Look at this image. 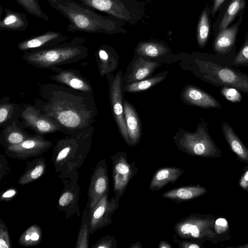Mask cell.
<instances>
[{"label":"cell","instance_id":"16","mask_svg":"<svg viewBox=\"0 0 248 248\" xmlns=\"http://www.w3.org/2000/svg\"><path fill=\"white\" fill-rule=\"evenodd\" d=\"M68 39L67 35L61 32L48 31L19 42L17 48L24 52L34 51L59 45Z\"/></svg>","mask_w":248,"mask_h":248},{"label":"cell","instance_id":"40","mask_svg":"<svg viewBox=\"0 0 248 248\" xmlns=\"http://www.w3.org/2000/svg\"><path fill=\"white\" fill-rule=\"evenodd\" d=\"M117 243L114 236L110 234L103 236L92 248H117Z\"/></svg>","mask_w":248,"mask_h":248},{"label":"cell","instance_id":"21","mask_svg":"<svg viewBox=\"0 0 248 248\" xmlns=\"http://www.w3.org/2000/svg\"><path fill=\"white\" fill-rule=\"evenodd\" d=\"M124 115L128 137V145H138L141 137L140 121L135 109L127 101L123 102Z\"/></svg>","mask_w":248,"mask_h":248},{"label":"cell","instance_id":"5","mask_svg":"<svg viewBox=\"0 0 248 248\" xmlns=\"http://www.w3.org/2000/svg\"><path fill=\"white\" fill-rule=\"evenodd\" d=\"M174 140L178 149L190 155L204 158H220L221 151L209 134L206 125L200 124L194 132L182 131Z\"/></svg>","mask_w":248,"mask_h":248},{"label":"cell","instance_id":"9","mask_svg":"<svg viewBox=\"0 0 248 248\" xmlns=\"http://www.w3.org/2000/svg\"><path fill=\"white\" fill-rule=\"evenodd\" d=\"M112 164L113 191L117 208L120 198L124 195L129 181L138 172L135 163L128 161L125 152H118L111 156Z\"/></svg>","mask_w":248,"mask_h":248},{"label":"cell","instance_id":"43","mask_svg":"<svg viewBox=\"0 0 248 248\" xmlns=\"http://www.w3.org/2000/svg\"><path fill=\"white\" fill-rule=\"evenodd\" d=\"M243 173L240 177L238 184L241 189L248 192V166L244 168Z\"/></svg>","mask_w":248,"mask_h":248},{"label":"cell","instance_id":"3","mask_svg":"<svg viewBox=\"0 0 248 248\" xmlns=\"http://www.w3.org/2000/svg\"><path fill=\"white\" fill-rule=\"evenodd\" d=\"M94 132L92 125L60 139L53 149L52 161L62 176L70 174L83 162L89 152Z\"/></svg>","mask_w":248,"mask_h":248},{"label":"cell","instance_id":"26","mask_svg":"<svg viewBox=\"0 0 248 248\" xmlns=\"http://www.w3.org/2000/svg\"><path fill=\"white\" fill-rule=\"evenodd\" d=\"M23 105L10 102V98L4 97L0 100V127L1 129L19 121Z\"/></svg>","mask_w":248,"mask_h":248},{"label":"cell","instance_id":"32","mask_svg":"<svg viewBox=\"0 0 248 248\" xmlns=\"http://www.w3.org/2000/svg\"><path fill=\"white\" fill-rule=\"evenodd\" d=\"M246 7V0H232L229 5L219 25V31L227 28L236 16Z\"/></svg>","mask_w":248,"mask_h":248},{"label":"cell","instance_id":"30","mask_svg":"<svg viewBox=\"0 0 248 248\" xmlns=\"http://www.w3.org/2000/svg\"><path fill=\"white\" fill-rule=\"evenodd\" d=\"M46 167L45 159L41 156L27 162V168L19 177L18 184L26 185L39 179L44 174Z\"/></svg>","mask_w":248,"mask_h":248},{"label":"cell","instance_id":"1","mask_svg":"<svg viewBox=\"0 0 248 248\" xmlns=\"http://www.w3.org/2000/svg\"><path fill=\"white\" fill-rule=\"evenodd\" d=\"M40 98L34 100V107L41 113L58 123L64 134L92 125L98 109L93 94L56 83L41 84Z\"/></svg>","mask_w":248,"mask_h":248},{"label":"cell","instance_id":"12","mask_svg":"<svg viewBox=\"0 0 248 248\" xmlns=\"http://www.w3.org/2000/svg\"><path fill=\"white\" fill-rule=\"evenodd\" d=\"M108 192L106 193L92 207L89 211L90 234L112 223V216L117 210L115 197L108 199Z\"/></svg>","mask_w":248,"mask_h":248},{"label":"cell","instance_id":"38","mask_svg":"<svg viewBox=\"0 0 248 248\" xmlns=\"http://www.w3.org/2000/svg\"><path fill=\"white\" fill-rule=\"evenodd\" d=\"M233 64L235 66H244L248 64V34L246 35L244 43L237 54Z\"/></svg>","mask_w":248,"mask_h":248},{"label":"cell","instance_id":"27","mask_svg":"<svg viewBox=\"0 0 248 248\" xmlns=\"http://www.w3.org/2000/svg\"><path fill=\"white\" fill-rule=\"evenodd\" d=\"M138 56V57L132 65L131 72L128 76V83L139 81L149 77L157 66V62L149 60L142 56Z\"/></svg>","mask_w":248,"mask_h":248},{"label":"cell","instance_id":"24","mask_svg":"<svg viewBox=\"0 0 248 248\" xmlns=\"http://www.w3.org/2000/svg\"><path fill=\"white\" fill-rule=\"evenodd\" d=\"M222 131L225 139L236 159L242 163H248V148L235 134L233 129L226 122L222 124Z\"/></svg>","mask_w":248,"mask_h":248},{"label":"cell","instance_id":"20","mask_svg":"<svg viewBox=\"0 0 248 248\" xmlns=\"http://www.w3.org/2000/svg\"><path fill=\"white\" fill-rule=\"evenodd\" d=\"M99 74L102 77L115 71L118 64V55L113 47L101 45L95 52Z\"/></svg>","mask_w":248,"mask_h":248},{"label":"cell","instance_id":"41","mask_svg":"<svg viewBox=\"0 0 248 248\" xmlns=\"http://www.w3.org/2000/svg\"><path fill=\"white\" fill-rule=\"evenodd\" d=\"M12 247L8 229L1 219H0V248Z\"/></svg>","mask_w":248,"mask_h":248},{"label":"cell","instance_id":"48","mask_svg":"<svg viewBox=\"0 0 248 248\" xmlns=\"http://www.w3.org/2000/svg\"><path fill=\"white\" fill-rule=\"evenodd\" d=\"M142 244L140 241H138L134 243H132L129 247V248H141Z\"/></svg>","mask_w":248,"mask_h":248},{"label":"cell","instance_id":"11","mask_svg":"<svg viewBox=\"0 0 248 248\" xmlns=\"http://www.w3.org/2000/svg\"><path fill=\"white\" fill-rule=\"evenodd\" d=\"M53 145L44 135L35 133L19 143L4 148V153L11 158L25 160L41 155Z\"/></svg>","mask_w":248,"mask_h":248},{"label":"cell","instance_id":"7","mask_svg":"<svg viewBox=\"0 0 248 248\" xmlns=\"http://www.w3.org/2000/svg\"><path fill=\"white\" fill-rule=\"evenodd\" d=\"M124 23L135 25L145 14L144 4L136 0H77Z\"/></svg>","mask_w":248,"mask_h":248},{"label":"cell","instance_id":"36","mask_svg":"<svg viewBox=\"0 0 248 248\" xmlns=\"http://www.w3.org/2000/svg\"><path fill=\"white\" fill-rule=\"evenodd\" d=\"M164 78V75H157L150 78L130 83L125 87V89L127 92L132 93L143 91L158 84Z\"/></svg>","mask_w":248,"mask_h":248},{"label":"cell","instance_id":"33","mask_svg":"<svg viewBox=\"0 0 248 248\" xmlns=\"http://www.w3.org/2000/svg\"><path fill=\"white\" fill-rule=\"evenodd\" d=\"M42 239V232L40 227L34 224L27 229L20 235L19 245L31 247L39 244Z\"/></svg>","mask_w":248,"mask_h":248},{"label":"cell","instance_id":"14","mask_svg":"<svg viewBox=\"0 0 248 248\" xmlns=\"http://www.w3.org/2000/svg\"><path fill=\"white\" fill-rule=\"evenodd\" d=\"M109 192V178L105 159L96 166L91 177L86 208L90 210L106 193Z\"/></svg>","mask_w":248,"mask_h":248},{"label":"cell","instance_id":"46","mask_svg":"<svg viewBox=\"0 0 248 248\" xmlns=\"http://www.w3.org/2000/svg\"><path fill=\"white\" fill-rule=\"evenodd\" d=\"M225 0H214L212 7L211 8V14L212 16H215L216 12Z\"/></svg>","mask_w":248,"mask_h":248},{"label":"cell","instance_id":"34","mask_svg":"<svg viewBox=\"0 0 248 248\" xmlns=\"http://www.w3.org/2000/svg\"><path fill=\"white\" fill-rule=\"evenodd\" d=\"M82 222L78 235L76 242V248H88L89 247V211L86 208L82 215Z\"/></svg>","mask_w":248,"mask_h":248},{"label":"cell","instance_id":"13","mask_svg":"<svg viewBox=\"0 0 248 248\" xmlns=\"http://www.w3.org/2000/svg\"><path fill=\"white\" fill-rule=\"evenodd\" d=\"M122 72L120 71L111 80L109 79V98L112 112L119 130L125 142L129 140L125 124L122 94Z\"/></svg>","mask_w":248,"mask_h":248},{"label":"cell","instance_id":"23","mask_svg":"<svg viewBox=\"0 0 248 248\" xmlns=\"http://www.w3.org/2000/svg\"><path fill=\"white\" fill-rule=\"evenodd\" d=\"M207 192L206 188L199 185L187 186L167 191L162 195V197L179 203L198 198Z\"/></svg>","mask_w":248,"mask_h":248},{"label":"cell","instance_id":"35","mask_svg":"<svg viewBox=\"0 0 248 248\" xmlns=\"http://www.w3.org/2000/svg\"><path fill=\"white\" fill-rule=\"evenodd\" d=\"M214 230L218 243L229 241L231 239L230 225L227 219L224 217L216 216Z\"/></svg>","mask_w":248,"mask_h":248},{"label":"cell","instance_id":"10","mask_svg":"<svg viewBox=\"0 0 248 248\" xmlns=\"http://www.w3.org/2000/svg\"><path fill=\"white\" fill-rule=\"evenodd\" d=\"M20 123L24 128L29 129L35 133L44 135L64 130L61 125L52 118L40 112L34 105L24 104Z\"/></svg>","mask_w":248,"mask_h":248},{"label":"cell","instance_id":"18","mask_svg":"<svg viewBox=\"0 0 248 248\" xmlns=\"http://www.w3.org/2000/svg\"><path fill=\"white\" fill-rule=\"evenodd\" d=\"M182 97L188 104L202 108H219L221 106L213 96L193 85L185 87Z\"/></svg>","mask_w":248,"mask_h":248},{"label":"cell","instance_id":"6","mask_svg":"<svg viewBox=\"0 0 248 248\" xmlns=\"http://www.w3.org/2000/svg\"><path fill=\"white\" fill-rule=\"evenodd\" d=\"M216 217L211 214H192L178 221L174 231L182 239L202 244L208 241L217 244L218 242L214 230Z\"/></svg>","mask_w":248,"mask_h":248},{"label":"cell","instance_id":"17","mask_svg":"<svg viewBox=\"0 0 248 248\" xmlns=\"http://www.w3.org/2000/svg\"><path fill=\"white\" fill-rule=\"evenodd\" d=\"M74 182H72L65 186L58 201V209L65 212L67 218L75 213L78 216H80L78 204L80 189L78 186Z\"/></svg>","mask_w":248,"mask_h":248},{"label":"cell","instance_id":"28","mask_svg":"<svg viewBox=\"0 0 248 248\" xmlns=\"http://www.w3.org/2000/svg\"><path fill=\"white\" fill-rule=\"evenodd\" d=\"M5 16L0 21V30L25 31L29 26V21L25 14L5 9Z\"/></svg>","mask_w":248,"mask_h":248},{"label":"cell","instance_id":"49","mask_svg":"<svg viewBox=\"0 0 248 248\" xmlns=\"http://www.w3.org/2000/svg\"><path fill=\"white\" fill-rule=\"evenodd\" d=\"M236 248H248V243L243 244L241 245L235 247Z\"/></svg>","mask_w":248,"mask_h":248},{"label":"cell","instance_id":"45","mask_svg":"<svg viewBox=\"0 0 248 248\" xmlns=\"http://www.w3.org/2000/svg\"><path fill=\"white\" fill-rule=\"evenodd\" d=\"M9 170V167L7 165V162L4 156L0 155V179Z\"/></svg>","mask_w":248,"mask_h":248},{"label":"cell","instance_id":"2","mask_svg":"<svg viewBox=\"0 0 248 248\" xmlns=\"http://www.w3.org/2000/svg\"><path fill=\"white\" fill-rule=\"evenodd\" d=\"M50 5L63 15L69 21L66 30L103 33L109 35L125 34L124 22L112 16L99 15L71 0H47Z\"/></svg>","mask_w":248,"mask_h":248},{"label":"cell","instance_id":"31","mask_svg":"<svg viewBox=\"0 0 248 248\" xmlns=\"http://www.w3.org/2000/svg\"><path fill=\"white\" fill-rule=\"evenodd\" d=\"M211 7L206 5L200 15L197 28V41L199 46L202 48L205 46L210 32V14Z\"/></svg>","mask_w":248,"mask_h":248},{"label":"cell","instance_id":"39","mask_svg":"<svg viewBox=\"0 0 248 248\" xmlns=\"http://www.w3.org/2000/svg\"><path fill=\"white\" fill-rule=\"evenodd\" d=\"M220 92L226 99L232 103L239 102L242 98L239 91L233 87L224 86Z\"/></svg>","mask_w":248,"mask_h":248},{"label":"cell","instance_id":"8","mask_svg":"<svg viewBox=\"0 0 248 248\" xmlns=\"http://www.w3.org/2000/svg\"><path fill=\"white\" fill-rule=\"evenodd\" d=\"M197 63L205 79L211 83L233 87L248 94L247 75L211 62L198 61Z\"/></svg>","mask_w":248,"mask_h":248},{"label":"cell","instance_id":"42","mask_svg":"<svg viewBox=\"0 0 248 248\" xmlns=\"http://www.w3.org/2000/svg\"><path fill=\"white\" fill-rule=\"evenodd\" d=\"M179 239L177 236L173 235V243L180 248H201L203 245V244L198 242L188 239Z\"/></svg>","mask_w":248,"mask_h":248},{"label":"cell","instance_id":"22","mask_svg":"<svg viewBox=\"0 0 248 248\" xmlns=\"http://www.w3.org/2000/svg\"><path fill=\"white\" fill-rule=\"evenodd\" d=\"M184 173V170L175 167H165L157 170L151 181L149 189L158 191L169 183L175 182Z\"/></svg>","mask_w":248,"mask_h":248},{"label":"cell","instance_id":"4","mask_svg":"<svg viewBox=\"0 0 248 248\" xmlns=\"http://www.w3.org/2000/svg\"><path fill=\"white\" fill-rule=\"evenodd\" d=\"M88 55L89 50L82 45L81 39L77 38L53 47L24 52L22 58L36 68L51 69L79 62Z\"/></svg>","mask_w":248,"mask_h":248},{"label":"cell","instance_id":"29","mask_svg":"<svg viewBox=\"0 0 248 248\" xmlns=\"http://www.w3.org/2000/svg\"><path fill=\"white\" fill-rule=\"evenodd\" d=\"M168 45L162 41L148 40L140 42L135 49L137 55L145 58H155L163 56L170 52Z\"/></svg>","mask_w":248,"mask_h":248},{"label":"cell","instance_id":"19","mask_svg":"<svg viewBox=\"0 0 248 248\" xmlns=\"http://www.w3.org/2000/svg\"><path fill=\"white\" fill-rule=\"evenodd\" d=\"M243 13L242 10L239 14L238 20L233 25L219 31L214 43V49L217 53L225 54L232 48L243 19Z\"/></svg>","mask_w":248,"mask_h":248},{"label":"cell","instance_id":"25","mask_svg":"<svg viewBox=\"0 0 248 248\" xmlns=\"http://www.w3.org/2000/svg\"><path fill=\"white\" fill-rule=\"evenodd\" d=\"M25 129L19 121L1 129L0 145L5 148L22 142L31 135Z\"/></svg>","mask_w":248,"mask_h":248},{"label":"cell","instance_id":"44","mask_svg":"<svg viewBox=\"0 0 248 248\" xmlns=\"http://www.w3.org/2000/svg\"><path fill=\"white\" fill-rule=\"evenodd\" d=\"M17 194L16 189L12 188L7 189L1 193L0 195V201H8L13 198Z\"/></svg>","mask_w":248,"mask_h":248},{"label":"cell","instance_id":"15","mask_svg":"<svg viewBox=\"0 0 248 248\" xmlns=\"http://www.w3.org/2000/svg\"><path fill=\"white\" fill-rule=\"evenodd\" d=\"M50 70L55 74L50 79L57 83L65 85L76 90L93 94V90L89 80L78 70L63 69L57 67Z\"/></svg>","mask_w":248,"mask_h":248},{"label":"cell","instance_id":"47","mask_svg":"<svg viewBox=\"0 0 248 248\" xmlns=\"http://www.w3.org/2000/svg\"><path fill=\"white\" fill-rule=\"evenodd\" d=\"M158 248H172V247L170 243L168 242L162 240L161 241L158 245Z\"/></svg>","mask_w":248,"mask_h":248},{"label":"cell","instance_id":"37","mask_svg":"<svg viewBox=\"0 0 248 248\" xmlns=\"http://www.w3.org/2000/svg\"><path fill=\"white\" fill-rule=\"evenodd\" d=\"M15 0L29 14L46 21L49 20V17L42 10L38 0Z\"/></svg>","mask_w":248,"mask_h":248}]
</instances>
